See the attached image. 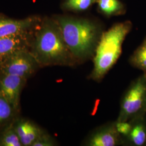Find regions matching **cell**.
I'll return each mask as SVG.
<instances>
[{
    "instance_id": "6da1fadb",
    "label": "cell",
    "mask_w": 146,
    "mask_h": 146,
    "mask_svg": "<svg viewBox=\"0 0 146 146\" xmlns=\"http://www.w3.org/2000/svg\"><path fill=\"white\" fill-rule=\"evenodd\" d=\"M30 51L41 68L78 66L54 17L41 20L34 33Z\"/></svg>"
},
{
    "instance_id": "7a4b0ae2",
    "label": "cell",
    "mask_w": 146,
    "mask_h": 146,
    "mask_svg": "<svg viewBox=\"0 0 146 146\" xmlns=\"http://www.w3.org/2000/svg\"><path fill=\"white\" fill-rule=\"evenodd\" d=\"M54 18L78 65L93 59L104 32L99 22L72 16L58 15Z\"/></svg>"
},
{
    "instance_id": "3957f363",
    "label": "cell",
    "mask_w": 146,
    "mask_h": 146,
    "mask_svg": "<svg viewBox=\"0 0 146 146\" xmlns=\"http://www.w3.org/2000/svg\"><path fill=\"white\" fill-rule=\"evenodd\" d=\"M131 21L117 23L104 31L96 47L93 68L88 78L101 82L120 58L122 44L132 28Z\"/></svg>"
},
{
    "instance_id": "277c9868",
    "label": "cell",
    "mask_w": 146,
    "mask_h": 146,
    "mask_svg": "<svg viewBox=\"0 0 146 146\" xmlns=\"http://www.w3.org/2000/svg\"><path fill=\"white\" fill-rule=\"evenodd\" d=\"M146 114V74L143 73L131 82L123 94L116 121H128Z\"/></svg>"
},
{
    "instance_id": "5b68a950",
    "label": "cell",
    "mask_w": 146,
    "mask_h": 146,
    "mask_svg": "<svg viewBox=\"0 0 146 146\" xmlns=\"http://www.w3.org/2000/svg\"><path fill=\"white\" fill-rule=\"evenodd\" d=\"M40 68L39 63L30 49H24L8 58L0 65V71L28 80Z\"/></svg>"
},
{
    "instance_id": "8992f818",
    "label": "cell",
    "mask_w": 146,
    "mask_h": 146,
    "mask_svg": "<svg viewBox=\"0 0 146 146\" xmlns=\"http://www.w3.org/2000/svg\"><path fill=\"white\" fill-rule=\"evenodd\" d=\"M122 136L117 131L115 121L108 122L96 128L84 140L87 146H116L124 144Z\"/></svg>"
},
{
    "instance_id": "52a82bcc",
    "label": "cell",
    "mask_w": 146,
    "mask_h": 146,
    "mask_svg": "<svg viewBox=\"0 0 146 146\" xmlns=\"http://www.w3.org/2000/svg\"><path fill=\"white\" fill-rule=\"evenodd\" d=\"M27 80L19 76L0 71V94L19 113L20 110L21 93Z\"/></svg>"
},
{
    "instance_id": "ba28073f",
    "label": "cell",
    "mask_w": 146,
    "mask_h": 146,
    "mask_svg": "<svg viewBox=\"0 0 146 146\" xmlns=\"http://www.w3.org/2000/svg\"><path fill=\"white\" fill-rule=\"evenodd\" d=\"M41 21L37 17H30L21 20L0 17V38L34 31Z\"/></svg>"
},
{
    "instance_id": "9c48e42d",
    "label": "cell",
    "mask_w": 146,
    "mask_h": 146,
    "mask_svg": "<svg viewBox=\"0 0 146 146\" xmlns=\"http://www.w3.org/2000/svg\"><path fill=\"white\" fill-rule=\"evenodd\" d=\"M34 31L0 38V65L15 52L30 49Z\"/></svg>"
},
{
    "instance_id": "30bf717a",
    "label": "cell",
    "mask_w": 146,
    "mask_h": 146,
    "mask_svg": "<svg viewBox=\"0 0 146 146\" xmlns=\"http://www.w3.org/2000/svg\"><path fill=\"white\" fill-rule=\"evenodd\" d=\"M13 125L23 146H32L39 136L44 132L34 122L25 118L17 117L13 122Z\"/></svg>"
},
{
    "instance_id": "8fae6325",
    "label": "cell",
    "mask_w": 146,
    "mask_h": 146,
    "mask_svg": "<svg viewBox=\"0 0 146 146\" xmlns=\"http://www.w3.org/2000/svg\"><path fill=\"white\" fill-rule=\"evenodd\" d=\"M131 123V131L124 139V144L134 146L146 145V115L129 120Z\"/></svg>"
},
{
    "instance_id": "7c38bea8",
    "label": "cell",
    "mask_w": 146,
    "mask_h": 146,
    "mask_svg": "<svg viewBox=\"0 0 146 146\" xmlns=\"http://www.w3.org/2000/svg\"><path fill=\"white\" fill-rule=\"evenodd\" d=\"M18 114L19 112L0 94V131L11 124L17 117Z\"/></svg>"
},
{
    "instance_id": "4fadbf2b",
    "label": "cell",
    "mask_w": 146,
    "mask_h": 146,
    "mask_svg": "<svg viewBox=\"0 0 146 146\" xmlns=\"http://www.w3.org/2000/svg\"><path fill=\"white\" fill-rule=\"evenodd\" d=\"M96 3L100 12L107 17L125 13V7L120 0H97Z\"/></svg>"
},
{
    "instance_id": "5bb4252c",
    "label": "cell",
    "mask_w": 146,
    "mask_h": 146,
    "mask_svg": "<svg viewBox=\"0 0 146 146\" xmlns=\"http://www.w3.org/2000/svg\"><path fill=\"white\" fill-rule=\"evenodd\" d=\"M13 123L0 131V146H23Z\"/></svg>"
},
{
    "instance_id": "9a60e30c",
    "label": "cell",
    "mask_w": 146,
    "mask_h": 146,
    "mask_svg": "<svg viewBox=\"0 0 146 146\" xmlns=\"http://www.w3.org/2000/svg\"><path fill=\"white\" fill-rule=\"evenodd\" d=\"M129 62L133 67L146 74V44L143 41L130 56Z\"/></svg>"
},
{
    "instance_id": "2e32d148",
    "label": "cell",
    "mask_w": 146,
    "mask_h": 146,
    "mask_svg": "<svg viewBox=\"0 0 146 146\" xmlns=\"http://www.w3.org/2000/svg\"><path fill=\"white\" fill-rule=\"evenodd\" d=\"M97 0H64L62 3L63 10L71 11H84L89 9Z\"/></svg>"
},
{
    "instance_id": "e0dca14e",
    "label": "cell",
    "mask_w": 146,
    "mask_h": 146,
    "mask_svg": "<svg viewBox=\"0 0 146 146\" xmlns=\"http://www.w3.org/2000/svg\"><path fill=\"white\" fill-rule=\"evenodd\" d=\"M56 145V142L55 140L52 136L50 135L45 131L35 141L32 146H54Z\"/></svg>"
},
{
    "instance_id": "ac0fdd59",
    "label": "cell",
    "mask_w": 146,
    "mask_h": 146,
    "mask_svg": "<svg viewBox=\"0 0 146 146\" xmlns=\"http://www.w3.org/2000/svg\"><path fill=\"white\" fill-rule=\"evenodd\" d=\"M116 128L121 135L123 138V140L128 135L131 131V123L130 121L118 122L115 121Z\"/></svg>"
},
{
    "instance_id": "d6986e66",
    "label": "cell",
    "mask_w": 146,
    "mask_h": 146,
    "mask_svg": "<svg viewBox=\"0 0 146 146\" xmlns=\"http://www.w3.org/2000/svg\"><path fill=\"white\" fill-rule=\"evenodd\" d=\"M143 42H145V43H146V37H145V39H144V40H143Z\"/></svg>"
}]
</instances>
